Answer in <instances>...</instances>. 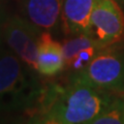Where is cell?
I'll return each mask as SVG.
<instances>
[{
  "mask_svg": "<svg viewBox=\"0 0 124 124\" xmlns=\"http://www.w3.org/2000/svg\"><path fill=\"white\" fill-rule=\"evenodd\" d=\"M111 99L108 91L71 80L66 85L53 83L44 87L30 119L42 124H91Z\"/></svg>",
  "mask_w": 124,
  "mask_h": 124,
  "instance_id": "cell-1",
  "label": "cell"
},
{
  "mask_svg": "<svg viewBox=\"0 0 124 124\" xmlns=\"http://www.w3.org/2000/svg\"><path fill=\"white\" fill-rule=\"evenodd\" d=\"M10 49L0 46V112L32 110L44 87Z\"/></svg>",
  "mask_w": 124,
  "mask_h": 124,
  "instance_id": "cell-2",
  "label": "cell"
},
{
  "mask_svg": "<svg viewBox=\"0 0 124 124\" xmlns=\"http://www.w3.org/2000/svg\"><path fill=\"white\" fill-rule=\"evenodd\" d=\"M73 82L103 91H124V55L108 46L99 51L83 69L73 72Z\"/></svg>",
  "mask_w": 124,
  "mask_h": 124,
  "instance_id": "cell-3",
  "label": "cell"
},
{
  "mask_svg": "<svg viewBox=\"0 0 124 124\" xmlns=\"http://www.w3.org/2000/svg\"><path fill=\"white\" fill-rule=\"evenodd\" d=\"M41 31L24 17L14 16L2 25L7 46L33 71H36L37 45Z\"/></svg>",
  "mask_w": 124,
  "mask_h": 124,
  "instance_id": "cell-4",
  "label": "cell"
},
{
  "mask_svg": "<svg viewBox=\"0 0 124 124\" xmlns=\"http://www.w3.org/2000/svg\"><path fill=\"white\" fill-rule=\"evenodd\" d=\"M91 35L104 46L124 39V13L116 0H98L91 16Z\"/></svg>",
  "mask_w": 124,
  "mask_h": 124,
  "instance_id": "cell-5",
  "label": "cell"
},
{
  "mask_svg": "<svg viewBox=\"0 0 124 124\" xmlns=\"http://www.w3.org/2000/svg\"><path fill=\"white\" fill-rule=\"evenodd\" d=\"M65 59V68L77 72L83 69L103 48L91 34L80 33L67 38L62 44Z\"/></svg>",
  "mask_w": 124,
  "mask_h": 124,
  "instance_id": "cell-6",
  "label": "cell"
},
{
  "mask_svg": "<svg viewBox=\"0 0 124 124\" xmlns=\"http://www.w3.org/2000/svg\"><path fill=\"white\" fill-rule=\"evenodd\" d=\"M65 69L62 44L54 39L50 31H42L37 45L36 72L45 77H54Z\"/></svg>",
  "mask_w": 124,
  "mask_h": 124,
  "instance_id": "cell-7",
  "label": "cell"
},
{
  "mask_svg": "<svg viewBox=\"0 0 124 124\" xmlns=\"http://www.w3.org/2000/svg\"><path fill=\"white\" fill-rule=\"evenodd\" d=\"M98 0H63L61 21L64 31L70 35L91 34V16Z\"/></svg>",
  "mask_w": 124,
  "mask_h": 124,
  "instance_id": "cell-8",
  "label": "cell"
},
{
  "mask_svg": "<svg viewBox=\"0 0 124 124\" xmlns=\"http://www.w3.org/2000/svg\"><path fill=\"white\" fill-rule=\"evenodd\" d=\"M63 0H22L24 18L42 31L57 28L61 20Z\"/></svg>",
  "mask_w": 124,
  "mask_h": 124,
  "instance_id": "cell-9",
  "label": "cell"
},
{
  "mask_svg": "<svg viewBox=\"0 0 124 124\" xmlns=\"http://www.w3.org/2000/svg\"><path fill=\"white\" fill-rule=\"evenodd\" d=\"M124 120V98H114L91 124H120Z\"/></svg>",
  "mask_w": 124,
  "mask_h": 124,
  "instance_id": "cell-10",
  "label": "cell"
},
{
  "mask_svg": "<svg viewBox=\"0 0 124 124\" xmlns=\"http://www.w3.org/2000/svg\"><path fill=\"white\" fill-rule=\"evenodd\" d=\"M116 1H117L122 7H124V0H116Z\"/></svg>",
  "mask_w": 124,
  "mask_h": 124,
  "instance_id": "cell-11",
  "label": "cell"
},
{
  "mask_svg": "<svg viewBox=\"0 0 124 124\" xmlns=\"http://www.w3.org/2000/svg\"><path fill=\"white\" fill-rule=\"evenodd\" d=\"M2 32V26H1V24H0V33Z\"/></svg>",
  "mask_w": 124,
  "mask_h": 124,
  "instance_id": "cell-12",
  "label": "cell"
},
{
  "mask_svg": "<svg viewBox=\"0 0 124 124\" xmlns=\"http://www.w3.org/2000/svg\"><path fill=\"white\" fill-rule=\"evenodd\" d=\"M123 123H124V120H123Z\"/></svg>",
  "mask_w": 124,
  "mask_h": 124,
  "instance_id": "cell-13",
  "label": "cell"
}]
</instances>
